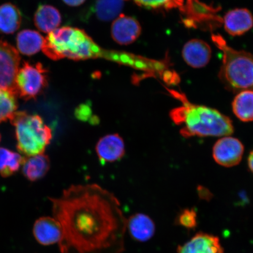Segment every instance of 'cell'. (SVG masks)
Returning <instances> with one entry per match:
<instances>
[{"label":"cell","mask_w":253,"mask_h":253,"mask_svg":"<svg viewBox=\"0 0 253 253\" xmlns=\"http://www.w3.org/2000/svg\"><path fill=\"white\" fill-rule=\"evenodd\" d=\"M47 72L42 63L24 62L15 79L18 96L26 100L36 99L47 86Z\"/></svg>","instance_id":"obj_6"},{"label":"cell","mask_w":253,"mask_h":253,"mask_svg":"<svg viewBox=\"0 0 253 253\" xmlns=\"http://www.w3.org/2000/svg\"><path fill=\"white\" fill-rule=\"evenodd\" d=\"M62 229V253H122L126 219L113 193L96 183L72 185L50 199Z\"/></svg>","instance_id":"obj_1"},{"label":"cell","mask_w":253,"mask_h":253,"mask_svg":"<svg viewBox=\"0 0 253 253\" xmlns=\"http://www.w3.org/2000/svg\"><path fill=\"white\" fill-rule=\"evenodd\" d=\"M178 253H224L219 237L211 234L200 232L188 242L179 246Z\"/></svg>","instance_id":"obj_11"},{"label":"cell","mask_w":253,"mask_h":253,"mask_svg":"<svg viewBox=\"0 0 253 253\" xmlns=\"http://www.w3.org/2000/svg\"><path fill=\"white\" fill-rule=\"evenodd\" d=\"M211 40L223 52L219 77L224 86L235 92L253 89V54L232 48L219 34Z\"/></svg>","instance_id":"obj_4"},{"label":"cell","mask_w":253,"mask_h":253,"mask_svg":"<svg viewBox=\"0 0 253 253\" xmlns=\"http://www.w3.org/2000/svg\"><path fill=\"white\" fill-rule=\"evenodd\" d=\"M236 118L243 122L253 121V89L245 90L236 95L232 102Z\"/></svg>","instance_id":"obj_20"},{"label":"cell","mask_w":253,"mask_h":253,"mask_svg":"<svg viewBox=\"0 0 253 253\" xmlns=\"http://www.w3.org/2000/svg\"><path fill=\"white\" fill-rule=\"evenodd\" d=\"M91 110L87 104H81L75 110V116L82 121H87L91 118Z\"/></svg>","instance_id":"obj_26"},{"label":"cell","mask_w":253,"mask_h":253,"mask_svg":"<svg viewBox=\"0 0 253 253\" xmlns=\"http://www.w3.org/2000/svg\"><path fill=\"white\" fill-rule=\"evenodd\" d=\"M138 5L147 9H171L183 7V0H134Z\"/></svg>","instance_id":"obj_24"},{"label":"cell","mask_w":253,"mask_h":253,"mask_svg":"<svg viewBox=\"0 0 253 253\" xmlns=\"http://www.w3.org/2000/svg\"><path fill=\"white\" fill-rule=\"evenodd\" d=\"M178 223L186 229H195L198 224L197 211L194 209H186L182 211L178 217Z\"/></svg>","instance_id":"obj_25"},{"label":"cell","mask_w":253,"mask_h":253,"mask_svg":"<svg viewBox=\"0 0 253 253\" xmlns=\"http://www.w3.org/2000/svg\"><path fill=\"white\" fill-rule=\"evenodd\" d=\"M97 156L103 163H114L125 156V143L119 134H110L99 139L96 145Z\"/></svg>","instance_id":"obj_10"},{"label":"cell","mask_w":253,"mask_h":253,"mask_svg":"<svg viewBox=\"0 0 253 253\" xmlns=\"http://www.w3.org/2000/svg\"><path fill=\"white\" fill-rule=\"evenodd\" d=\"M42 50L53 61L63 58L79 61L100 56L109 58V56L83 30L71 27L58 28L48 34Z\"/></svg>","instance_id":"obj_3"},{"label":"cell","mask_w":253,"mask_h":253,"mask_svg":"<svg viewBox=\"0 0 253 253\" xmlns=\"http://www.w3.org/2000/svg\"><path fill=\"white\" fill-rule=\"evenodd\" d=\"M244 151V145L239 139L224 136L214 144L213 157L219 165L232 167L238 165L242 161Z\"/></svg>","instance_id":"obj_8"},{"label":"cell","mask_w":253,"mask_h":253,"mask_svg":"<svg viewBox=\"0 0 253 253\" xmlns=\"http://www.w3.org/2000/svg\"><path fill=\"white\" fill-rule=\"evenodd\" d=\"M182 56L189 66L194 68H201L210 62L211 49L210 45L205 41L192 40L183 46Z\"/></svg>","instance_id":"obj_13"},{"label":"cell","mask_w":253,"mask_h":253,"mask_svg":"<svg viewBox=\"0 0 253 253\" xmlns=\"http://www.w3.org/2000/svg\"><path fill=\"white\" fill-rule=\"evenodd\" d=\"M224 30L232 36H240L253 27V16L246 8H236L227 12L222 19Z\"/></svg>","instance_id":"obj_12"},{"label":"cell","mask_w":253,"mask_h":253,"mask_svg":"<svg viewBox=\"0 0 253 253\" xmlns=\"http://www.w3.org/2000/svg\"><path fill=\"white\" fill-rule=\"evenodd\" d=\"M33 233L38 242L45 246L59 243L62 237L61 225L54 217L40 218L34 224Z\"/></svg>","instance_id":"obj_14"},{"label":"cell","mask_w":253,"mask_h":253,"mask_svg":"<svg viewBox=\"0 0 253 253\" xmlns=\"http://www.w3.org/2000/svg\"><path fill=\"white\" fill-rule=\"evenodd\" d=\"M126 229L136 241L145 242L154 235L156 226L148 215L139 213L132 215L126 220Z\"/></svg>","instance_id":"obj_15"},{"label":"cell","mask_w":253,"mask_h":253,"mask_svg":"<svg viewBox=\"0 0 253 253\" xmlns=\"http://www.w3.org/2000/svg\"><path fill=\"white\" fill-rule=\"evenodd\" d=\"M0 141H1V135H0Z\"/></svg>","instance_id":"obj_29"},{"label":"cell","mask_w":253,"mask_h":253,"mask_svg":"<svg viewBox=\"0 0 253 253\" xmlns=\"http://www.w3.org/2000/svg\"><path fill=\"white\" fill-rule=\"evenodd\" d=\"M24 158L20 154L0 148V174L3 177H8L17 172L23 165Z\"/></svg>","instance_id":"obj_22"},{"label":"cell","mask_w":253,"mask_h":253,"mask_svg":"<svg viewBox=\"0 0 253 253\" xmlns=\"http://www.w3.org/2000/svg\"><path fill=\"white\" fill-rule=\"evenodd\" d=\"M123 0H96L93 11L102 21H110L118 18L122 10Z\"/></svg>","instance_id":"obj_21"},{"label":"cell","mask_w":253,"mask_h":253,"mask_svg":"<svg viewBox=\"0 0 253 253\" xmlns=\"http://www.w3.org/2000/svg\"><path fill=\"white\" fill-rule=\"evenodd\" d=\"M10 122L15 126L18 149L27 157L43 154L52 138L51 128L37 115L16 112Z\"/></svg>","instance_id":"obj_5"},{"label":"cell","mask_w":253,"mask_h":253,"mask_svg":"<svg viewBox=\"0 0 253 253\" xmlns=\"http://www.w3.org/2000/svg\"><path fill=\"white\" fill-rule=\"evenodd\" d=\"M169 91L182 103L170 111L169 117L174 124L181 126L182 137H224L233 133V122L229 117L211 107L192 103L178 91Z\"/></svg>","instance_id":"obj_2"},{"label":"cell","mask_w":253,"mask_h":253,"mask_svg":"<svg viewBox=\"0 0 253 253\" xmlns=\"http://www.w3.org/2000/svg\"><path fill=\"white\" fill-rule=\"evenodd\" d=\"M21 13L19 9L11 3L0 6V33L11 34L20 27Z\"/></svg>","instance_id":"obj_19"},{"label":"cell","mask_w":253,"mask_h":253,"mask_svg":"<svg viewBox=\"0 0 253 253\" xmlns=\"http://www.w3.org/2000/svg\"><path fill=\"white\" fill-rule=\"evenodd\" d=\"M248 167L250 170L253 173V150L250 153L248 160Z\"/></svg>","instance_id":"obj_28"},{"label":"cell","mask_w":253,"mask_h":253,"mask_svg":"<svg viewBox=\"0 0 253 253\" xmlns=\"http://www.w3.org/2000/svg\"><path fill=\"white\" fill-rule=\"evenodd\" d=\"M21 62L18 51L10 44L0 41V88L17 95L15 79Z\"/></svg>","instance_id":"obj_7"},{"label":"cell","mask_w":253,"mask_h":253,"mask_svg":"<svg viewBox=\"0 0 253 253\" xmlns=\"http://www.w3.org/2000/svg\"><path fill=\"white\" fill-rule=\"evenodd\" d=\"M113 39L120 45H129L140 37L141 27L133 17L120 15L113 21L112 26Z\"/></svg>","instance_id":"obj_9"},{"label":"cell","mask_w":253,"mask_h":253,"mask_svg":"<svg viewBox=\"0 0 253 253\" xmlns=\"http://www.w3.org/2000/svg\"><path fill=\"white\" fill-rule=\"evenodd\" d=\"M17 95L0 88V123L10 120L17 109Z\"/></svg>","instance_id":"obj_23"},{"label":"cell","mask_w":253,"mask_h":253,"mask_svg":"<svg viewBox=\"0 0 253 253\" xmlns=\"http://www.w3.org/2000/svg\"><path fill=\"white\" fill-rule=\"evenodd\" d=\"M34 23L40 31L49 34L58 29L62 17L58 9L52 5H41L35 13Z\"/></svg>","instance_id":"obj_16"},{"label":"cell","mask_w":253,"mask_h":253,"mask_svg":"<svg viewBox=\"0 0 253 253\" xmlns=\"http://www.w3.org/2000/svg\"><path fill=\"white\" fill-rule=\"evenodd\" d=\"M22 166L24 176L31 181H36L46 175L50 163L47 156L41 154L24 158Z\"/></svg>","instance_id":"obj_18"},{"label":"cell","mask_w":253,"mask_h":253,"mask_svg":"<svg viewBox=\"0 0 253 253\" xmlns=\"http://www.w3.org/2000/svg\"><path fill=\"white\" fill-rule=\"evenodd\" d=\"M66 5L71 7H78V6L83 4L86 0H62Z\"/></svg>","instance_id":"obj_27"},{"label":"cell","mask_w":253,"mask_h":253,"mask_svg":"<svg viewBox=\"0 0 253 253\" xmlns=\"http://www.w3.org/2000/svg\"><path fill=\"white\" fill-rule=\"evenodd\" d=\"M18 51L26 56H32L42 49L45 39L36 31L24 30L17 36Z\"/></svg>","instance_id":"obj_17"}]
</instances>
